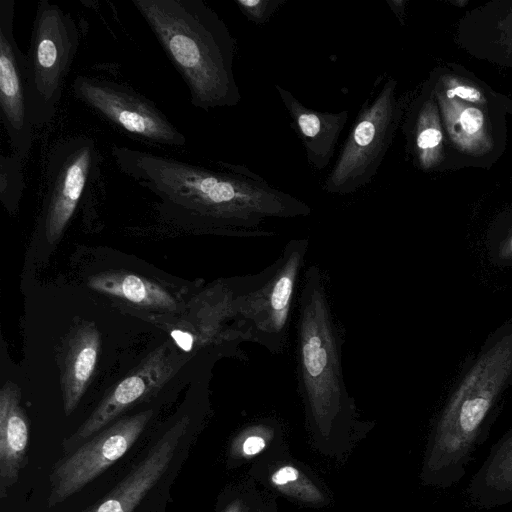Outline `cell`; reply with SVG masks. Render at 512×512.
<instances>
[{
	"label": "cell",
	"mask_w": 512,
	"mask_h": 512,
	"mask_svg": "<svg viewBox=\"0 0 512 512\" xmlns=\"http://www.w3.org/2000/svg\"><path fill=\"white\" fill-rule=\"evenodd\" d=\"M119 170L162 203L201 223L241 236H269L270 218L308 216L311 207L248 167L218 161L209 168L124 146H113Z\"/></svg>",
	"instance_id": "obj_1"
},
{
	"label": "cell",
	"mask_w": 512,
	"mask_h": 512,
	"mask_svg": "<svg viewBox=\"0 0 512 512\" xmlns=\"http://www.w3.org/2000/svg\"><path fill=\"white\" fill-rule=\"evenodd\" d=\"M512 383V321L497 328L466 365L431 434L424 480L450 488L489 434L497 405Z\"/></svg>",
	"instance_id": "obj_2"
},
{
	"label": "cell",
	"mask_w": 512,
	"mask_h": 512,
	"mask_svg": "<svg viewBox=\"0 0 512 512\" xmlns=\"http://www.w3.org/2000/svg\"><path fill=\"white\" fill-rule=\"evenodd\" d=\"M203 111L234 107L241 94L233 65L236 40L202 0H132Z\"/></svg>",
	"instance_id": "obj_3"
},
{
	"label": "cell",
	"mask_w": 512,
	"mask_h": 512,
	"mask_svg": "<svg viewBox=\"0 0 512 512\" xmlns=\"http://www.w3.org/2000/svg\"><path fill=\"white\" fill-rule=\"evenodd\" d=\"M308 245L307 239L290 240L282 254L263 271L240 277L233 303L235 323L248 342L274 354L282 350L286 341Z\"/></svg>",
	"instance_id": "obj_4"
},
{
	"label": "cell",
	"mask_w": 512,
	"mask_h": 512,
	"mask_svg": "<svg viewBox=\"0 0 512 512\" xmlns=\"http://www.w3.org/2000/svg\"><path fill=\"white\" fill-rule=\"evenodd\" d=\"M400 116L396 81L378 77L363 101L322 189L328 194L344 196L367 186L384 160Z\"/></svg>",
	"instance_id": "obj_5"
},
{
	"label": "cell",
	"mask_w": 512,
	"mask_h": 512,
	"mask_svg": "<svg viewBox=\"0 0 512 512\" xmlns=\"http://www.w3.org/2000/svg\"><path fill=\"white\" fill-rule=\"evenodd\" d=\"M80 43L72 15L41 0L26 53L27 98L34 128L52 121Z\"/></svg>",
	"instance_id": "obj_6"
},
{
	"label": "cell",
	"mask_w": 512,
	"mask_h": 512,
	"mask_svg": "<svg viewBox=\"0 0 512 512\" xmlns=\"http://www.w3.org/2000/svg\"><path fill=\"white\" fill-rule=\"evenodd\" d=\"M72 91L76 99L136 139L171 147L187 143L185 135L151 100L125 84L78 75Z\"/></svg>",
	"instance_id": "obj_7"
},
{
	"label": "cell",
	"mask_w": 512,
	"mask_h": 512,
	"mask_svg": "<svg viewBox=\"0 0 512 512\" xmlns=\"http://www.w3.org/2000/svg\"><path fill=\"white\" fill-rule=\"evenodd\" d=\"M99 168V150L88 136L56 143L47 160L42 229L49 244L56 243L72 219Z\"/></svg>",
	"instance_id": "obj_8"
},
{
	"label": "cell",
	"mask_w": 512,
	"mask_h": 512,
	"mask_svg": "<svg viewBox=\"0 0 512 512\" xmlns=\"http://www.w3.org/2000/svg\"><path fill=\"white\" fill-rule=\"evenodd\" d=\"M153 416L148 409L102 429L58 463L50 476L48 506H55L92 482L125 455Z\"/></svg>",
	"instance_id": "obj_9"
},
{
	"label": "cell",
	"mask_w": 512,
	"mask_h": 512,
	"mask_svg": "<svg viewBox=\"0 0 512 512\" xmlns=\"http://www.w3.org/2000/svg\"><path fill=\"white\" fill-rule=\"evenodd\" d=\"M15 0H0V114L12 153L24 161L33 145L26 54L13 33Z\"/></svg>",
	"instance_id": "obj_10"
},
{
	"label": "cell",
	"mask_w": 512,
	"mask_h": 512,
	"mask_svg": "<svg viewBox=\"0 0 512 512\" xmlns=\"http://www.w3.org/2000/svg\"><path fill=\"white\" fill-rule=\"evenodd\" d=\"M172 356L168 343L150 352L106 394L66 444L73 446L92 437L126 409L159 391L176 373Z\"/></svg>",
	"instance_id": "obj_11"
},
{
	"label": "cell",
	"mask_w": 512,
	"mask_h": 512,
	"mask_svg": "<svg viewBox=\"0 0 512 512\" xmlns=\"http://www.w3.org/2000/svg\"><path fill=\"white\" fill-rule=\"evenodd\" d=\"M188 425L187 416L176 421L112 490L84 512H133L167 471Z\"/></svg>",
	"instance_id": "obj_12"
},
{
	"label": "cell",
	"mask_w": 512,
	"mask_h": 512,
	"mask_svg": "<svg viewBox=\"0 0 512 512\" xmlns=\"http://www.w3.org/2000/svg\"><path fill=\"white\" fill-rule=\"evenodd\" d=\"M275 88L305 149L309 165L316 170L325 169L334 155L340 134L348 121L349 112L313 110L286 88L278 84Z\"/></svg>",
	"instance_id": "obj_13"
},
{
	"label": "cell",
	"mask_w": 512,
	"mask_h": 512,
	"mask_svg": "<svg viewBox=\"0 0 512 512\" xmlns=\"http://www.w3.org/2000/svg\"><path fill=\"white\" fill-rule=\"evenodd\" d=\"M19 387L7 381L0 391V496L4 498L25 465L29 422Z\"/></svg>",
	"instance_id": "obj_14"
},
{
	"label": "cell",
	"mask_w": 512,
	"mask_h": 512,
	"mask_svg": "<svg viewBox=\"0 0 512 512\" xmlns=\"http://www.w3.org/2000/svg\"><path fill=\"white\" fill-rule=\"evenodd\" d=\"M100 334L94 322L78 324L70 334L61 374L64 411L68 416L78 406L95 371Z\"/></svg>",
	"instance_id": "obj_15"
},
{
	"label": "cell",
	"mask_w": 512,
	"mask_h": 512,
	"mask_svg": "<svg viewBox=\"0 0 512 512\" xmlns=\"http://www.w3.org/2000/svg\"><path fill=\"white\" fill-rule=\"evenodd\" d=\"M467 494L474 505L484 509L512 502V428L492 445L472 476Z\"/></svg>",
	"instance_id": "obj_16"
},
{
	"label": "cell",
	"mask_w": 512,
	"mask_h": 512,
	"mask_svg": "<svg viewBox=\"0 0 512 512\" xmlns=\"http://www.w3.org/2000/svg\"><path fill=\"white\" fill-rule=\"evenodd\" d=\"M87 285L94 291L141 307L168 310L177 307L176 299L162 286L126 271H107L93 275Z\"/></svg>",
	"instance_id": "obj_17"
},
{
	"label": "cell",
	"mask_w": 512,
	"mask_h": 512,
	"mask_svg": "<svg viewBox=\"0 0 512 512\" xmlns=\"http://www.w3.org/2000/svg\"><path fill=\"white\" fill-rule=\"evenodd\" d=\"M22 161L12 152L0 156V199L9 209H15L25 189Z\"/></svg>",
	"instance_id": "obj_18"
},
{
	"label": "cell",
	"mask_w": 512,
	"mask_h": 512,
	"mask_svg": "<svg viewBox=\"0 0 512 512\" xmlns=\"http://www.w3.org/2000/svg\"><path fill=\"white\" fill-rule=\"evenodd\" d=\"M234 2L250 22L264 25L286 0H235Z\"/></svg>",
	"instance_id": "obj_19"
},
{
	"label": "cell",
	"mask_w": 512,
	"mask_h": 512,
	"mask_svg": "<svg viewBox=\"0 0 512 512\" xmlns=\"http://www.w3.org/2000/svg\"><path fill=\"white\" fill-rule=\"evenodd\" d=\"M492 261L500 266L512 265V233L488 248Z\"/></svg>",
	"instance_id": "obj_20"
},
{
	"label": "cell",
	"mask_w": 512,
	"mask_h": 512,
	"mask_svg": "<svg viewBox=\"0 0 512 512\" xmlns=\"http://www.w3.org/2000/svg\"><path fill=\"white\" fill-rule=\"evenodd\" d=\"M441 139L442 134L438 129L424 127L416 134L415 145L419 150L426 151L436 147Z\"/></svg>",
	"instance_id": "obj_21"
},
{
	"label": "cell",
	"mask_w": 512,
	"mask_h": 512,
	"mask_svg": "<svg viewBox=\"0 0 512 512\" xmlns=\"http://www.w3.org/2000/svg\"><path fill=\"white\" fill-rule=\"evenodd\" d=\"M460 123L464 131L469 134L475 133L482 127L483 114L476 108H467L461 114Z\"/></svg>",
	"instance_id": "obj_22"
},
{
	"label": "cell",
	"mask_w": 512,
	"mask_h": 512,
	"mask_svg": "<svg viewBox=\"0 0 512 512\" xmlns=\"http://www.w3.org/2000/svg\"><path fill=\"white\" fill-rule=\"evenodd\" d=\"M298 471L292 466H285L275 472L272 476V482L275 485L282 486L297 480Z\"/></svg>",
	"instance_id": "obj_23"
},
{
	"label": "cell",
	"mask_w": 512,
	"mask_h": 512,
	"mask_svg": "<svg viewBox=\"0 0 512 512\" xmlns=\"http://www.w3.org/2000/svg\"><path fill=\"white\" fill-rule=\"evenodd\" d=\"M265 447V440L260 436L248 437L243 445L242 450L246 455H255L259 453Z\"/></svg>",
	"instance_id": "obj_24"
},
{
	"label": "cell",
	"mask_w": 512,
	"mask_h": 512,
	"mask_svg": "<svg viewBox=\"0 0 512 512\" xmlns=\"http://www.w3.org/2000/svg\"><path fill=\"white\" fill-rule=\"evenodd\" d=\"M459 96L469 101H477L479 94L476 90L468 87H457L453 90L448 91V97Z\"/></svg>",
	"instance_id": "obj_25"
}]
</instances>
